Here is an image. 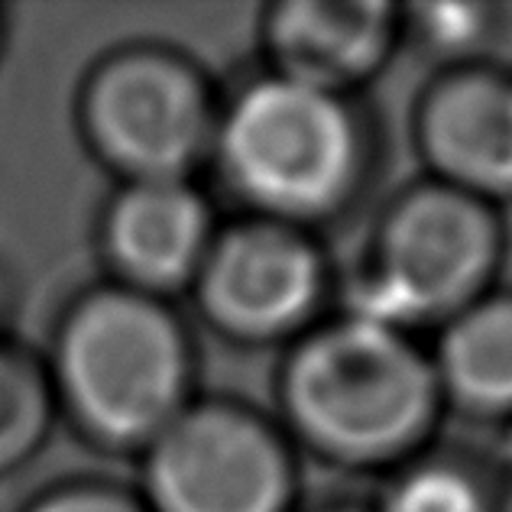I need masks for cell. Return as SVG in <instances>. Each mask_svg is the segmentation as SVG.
Instances as JSON below:
<instances>
[{
    "label": "cell",
    "mask_w": 512,
    "mask_h": 512,
    "mask_svg": "<svg viewBox=\"0 0 512 512\" xmlns=\"http://www.w3.org/2000/svg\"><path fill=\"white\" fill-rule=\"evenodd\" d=\"M33 419V389L23 383L20 370L0 357V454H10L33 438Z\"/></svg>",
    "instance_id": "5bb4252c"
},
{
    "label": "cell",
    "mask_w": 512,
    "mask_h": 512,
    "mask_svg": "<svg viewBox=\"0 0 512 512\" xmlns=\"http://www.w3.org/2000/svg\"><path fill=\"white\" fill-rule=\"evenodd\" d=\"M325 512H376L373 506H334V509H325Z\"/></svg>",
    "instance_id": "2e32d148"
},
{
    "label": "cell",
    "mask_w": 512,
    "mask_h": 512,
    "mask_svg": "<svg viewBox=\"0 0 512 512\" xmlns=\"http://www.w3.org/2000/svg\"><path fill=\"white\" fill-rule=\"evenodd\" d=\"M493 10L483 4H419L402 7L406 30L422 39L428 49H438L444 56H461L474 49L490 33Z\"/></svg>",
    "instance_id": "4fadbf2b"
},
{
    "label": "cell",
    "mask_w": 512,
    "mask_h": 512,
    "mask_svg": "<svg viewBox=\"0 0 512 512\" xmlns=\"http://www.w3.org/2000/svg\"><path fill=\"white\" fill-rule=\"evenodd\" d=\"M91 127L107 156L153 179H179L208 140V101L182 65L137 56L107 69L91 94Z\"/></svg>",
    "instance_id": "52a82bcc"
},
{
    "label": "cell",
    "mask_w": 512,
    "mask_h": 512,
    "mask_svg": "<svg viewBox=\"0 0 512 512\" xmlns=\"http://www.w3.org/2000/svg\"><path fill=\"white\" fill-rule=\"evenodd\" d=\"M62 376L75 409L107 438H146L179 419L188 354L175 321L137 295H101L72 318Z\"/></svg>",
    "instance_id": "277c9868"
},
{
    "label": "cell",
    "mask_w": 512,
    "mask_h": 512,
    "mask_svg": "<svg viewBox=\"0 0 512 512\" xmlns=\"http://www.w3.org/2000/svg\"><path fill=\"white\" fill-rule=\"evenodd\" d=\"M221 159L237 192L269 221L305 227L350 205L370 143L350 98L269 75L231 104Z\"/></svg>",
    "instance_id": "7a4b0ae2"
},
{
    "label": "cell",
    "mask_w": 512,
    "mask_h": 512,
    "mask_svg": "<svg viewBox=\"0 0 512 512\" xmlns=\"http://www.w3.org/2000/svg\"><path fill=\"white\" fill-rule=\"evenodd\" d=\"M208 247V208L182 179H153L117 201L111 214V250L133 279L175 286Z\"/></svg>",
    "instance_id": "8fae6325"
},
{
    "label": "cell",
    "mask_w": 512,
    "mask_h": 512,
    "mask_svg": "<svg viewBox=\"0 0 512 512\" xmlns=\"http://www.w3.org/2000/svg\"><path fill=\"white\" fill-rule=\"evenodd\" d=\"M376 512H493L490 493L483 490L477 474L448 457L402 464Z\"/></svg>",
    "instance_id": "7c38bea8"
},
{
    "label": "cell",
    "mask_w": 512,
    "mask_h": 512,
    "mask_svg": "<svg viewBox=\"0 0 512 512\" xmlns=\"http://www.w3.org/2000/svg\"><path fill=\"white\" fill-rule=\"evenodd\" d=\"M503 247L500 208L422 179L383 211L347 312L409 334L422 325L441 328L493 292Z\"/></svg>",
    "instance_id": "3957f363"
},
{
    "label": "cell",
    "mask_w": 512,
    "mask_h": 512,
    "mask_svg": "<svg viewBox=\"0 0 512 512\" xmlns=\"http://www.w3.org/2000/svg\"><path fill=\"white\" fill-rule=\"evenodd\" d=\"M36 512H137V509L111 493H65L59 500L39 506Z\"/></svg>",
    "instance_id": "9a60e30c"
},
{
    "label": "cell",
    "mask_w": 512,
    "mask_h": 512,
    "mask_svg": "<svg viewBox=\"0 0 512 512\" xmlns=\"http://www.w3.org/2000/svg\"><path fill=\"white\" fill-rule=\"evenodd\" d=\"M150 487L163 512H289L295 464L263 419L205 406L163 428L150 457Z\"/></svg>",
    "instance_id": "5b68a950"
},
{
    "label": "cell",
    "mask_w": 512,
    "mask_h": 512,
    "mask_svg": "<svg viewBox=\"0 0 512 512\" xmlns=\"http://www.w3.org/2000/svg\"><path fill=\"white\" fill-rule=\"evenodd\" d=\"M328 292L325 253L305 227L253 221L224 234L201 269V299L224 331L276 341L312 328Z\"/></svg>",
    "instance_id": "8992f818"
},
{
    "label": "cell",
    "mask_w": 512,
    "mask_h": 512,
    "mask_svg": "<svg viewBox=\"0 0 512 512\" xmlns=\"http://www.w3.org/2000/svg\"><path fill=\"white\" fill-rule=\"evenodd\" d=\"M402 33V7L386 0H286L266 23L276 75L344 98L386 69Z\"/></svg>",
    "instance_id": "9c48e42d"
},
{
    "label": "cell",
    "mask_w": 512,
    "mask_h": 512,
    "mask_svg": "<svg viewBox=\"0 0 512 512\" xmlns=\"http://www.w3.org/2000/svg\"><path fill=\"white\" fill-rule=\"evenodd\" d=\"M282 409L295 435L328 461L399 470L435 431L444 399L431 354L409 331L344 312L292 347Z\"/></svg>",
    "instance_id": "6da1fadb"
},
{
    "label": "cell",
    "mask_w": 512,
    "mask_h": 512,
    "mask_svg": "<svg viewBox=\"0 0 512 512\" xmlns=\"http://www.w3.org/2000/svg\"><path fill=\"white\" fill-rule=\"evenodd\" d=\"M444 409L467 419H512V292L493 289L448 318L428 350Z\"/></svg>",
    "instance_id": "30bf717a"
},
{
    "label": "cell",
    "mask_w": 512,
    "mask_h": 512,
    "mask_svg": "<svg viewBox=\"0 0 512 512\" xmlns=\"http://www.w3.org/2000/svg\"><path fill=\"white\" fill-rule=\"evenodd\" d=\"M415 146L438 179L500 208L512 201V72L457 62L415 107Z\"/></svg>",
    "instance_id": "ba28073f"
}]
</instances>
